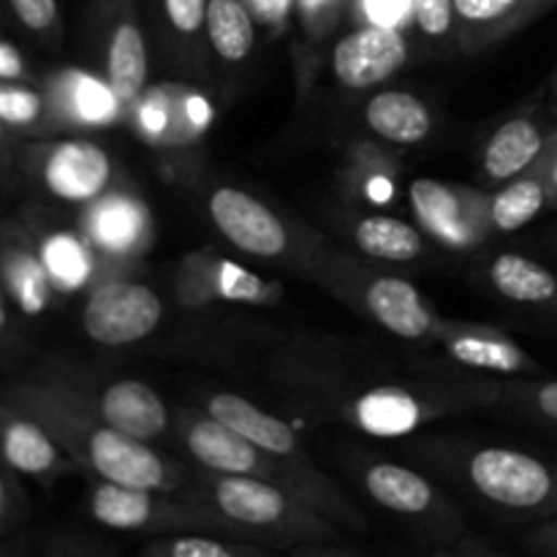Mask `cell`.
Segmentation results:
<instances>
[{
    "instance_id": "1",
    "label": "cell",
    "mask_w": 557,
    "mask_h": 557,
    "mask_svg": "<svg viewBox=\"0 0 557 557\" xmlns=\"http://www.w3.org/2000/svg\"><path fill=\"white\" fill-rule=\"evenodd\" d=\"M281 384L302 411L375 438H397L451 413L506 400V384L400 364H341L288 359Z\"/></svg>"
},
{
    "instance_id": "2",
    "label": "cell",
    "mask_w": 557,
    "mask_h": 557,
    "mask_svg": "<svg viewBox=\"0 0 557 557\" xmlns=\"http://www.w3.org/2000/svg\"><path fill=\"white\" fill-rule=\"evenodd\" d=\"M3 403L41 422L63 446L65 455L79 466V471L101 482L174 495H185L194 484L196 471L163 457L152 449L150 441L131 438L109 428L71 392L63 379L41 375L16 381L9 386Z\"/></svg>"
},
{
    "instance_id": "3",
    "label": "cell",
    "mask_w": 557,
    "mask_h": 557,
    "mask_svg": "<svg viewBox=\"0 0 557 557\" xmlns=\"http://www.w3.org/2000/svg\"><path fill=\"white\" fill-rule=\"evenodd\" d=\"M419 457L493 509L533 520L557 517V462L471 441H428Z\"/></svg>"
},
{
    "instance_id": "4",
    "label": "cell",
    "mask_w": 557,
    "mask_h": 557,
    "mask_svg": "<svg viewBox=\"0 0 557 557\" xmlns=\"http://www.w3.org/2000/svg\"><path fill=\"white\" fill-rule=\"evenodd\" d=\"M185 498L207 506L228 522L237 539H261L277 544L332 542L337 525L272 482L250 476H223L201 468Z\"/></svg>"
},
{
    "instance_id": "5",
    "label": "cell",
    "mask_w": 557,
    "mask_h": 557,
    "mask_svg": "<svg viewBox=\"0 0 557 557\" xmlns=\"http://www.w3.org/2000/svg\"><path fill=\"white\" fill-rule=\"evenodd\" d=\"M308 270L335 297L400 341H433L441 315L411 281L392 272L373 270L341 253L324 239H315L302 272Z\"/></svg>"
},
{
    "instance_id": "6",
    "label": "cell",
    "mask_w": 557,
    "mask_h": 557,
    "mask_svg": "<svg viewBox=\"0 0 557 557\" xmlns=\"http://www.w3.org/2000/svg\"><path fill=\"white\" fill-rule=\"evenodd\" d=\"M205 411L226 422L228 428H234L239 435L253 441L267 455L275 457L283 468H288L292 476L299 482L305 504L313 506L324 517H330L335 525L351 528V531H364L368 528L364 511L315 466V460L305 449L292 424L277 419L275 413L264 411V408L256 406L248 397L234 395V392H215V395H210Z\"/></svg>"
},
{
    "instance_id": "7",
    "label": "cell",
    "mask_w": 557,
    "mask_h": 557,
    "mask_svg": "<svg viewBox=\"0 0 557 557\" xmlns=\"http://www.w3.org/2000/svg\"><path fill=\"white\" fill-rule=\"evenodd\" d=\"M87 509H90L92 520L112 531L161 533V536H174V533L234 536L226 520L185 495L125 487V484L101 482V479L92 482Z\"/></svg>"
},
{
    "instance_id": "8",
    "label": "cell",
    "mask_w": 557,
    "mask_h": 557,
    "mask_svg": "<svg viewBox=\"0 0 557 557\" xmlns=\"http://www.w3.org/2000/svg\"><path fill=\"white\" fill-rule=\"evenodd\" d=\"M207 215L226 243L253 259L286 261L302 270L319 234L294 232L292 223L248 190L218 185L207 199Z\"/></svg>"
},
{
    "instance_id": "9",
    "label": "cell",
    "mask_w": 557,
    "mask_h": 557,
    "mask_svg": "<svg viewBox=\"0 0 557 557\" xmlns=\"http://www.w3.org/2000/svg\"><path fill=\"white\" fill-rule=\"evenodd\" d=\"M354 479L373 504L389 515L413 522L441 542H460L462 517L455 500L435 482L395 460L362 457L354 466Z\"/></svg>"
},
{
    "instance_id": "10",
    "label": "cell",
    "mask_w": 557,
    "mask_h": 557,
    "mask_svg": "<svg viewBox=\"0 0 557 557\" xmlns=\"http://www.w3.org/2000/svg\"><path fill=\"white\" fill-rule=\"evenodd\" d=\"M20 166L38 188L69 205H92L114 183V158L98 141L79 136L30 141L20 152Z\"/></svg>"
},
{
    "instance_id": "11",
    "label": "cell",
    "mask_w": 557,
    "mask_h": 557,
    "mask_svg": "<svg viewBox=\"0 0 557 557\" xmlns=\"http://www.w3.org/2000/svg\"><path fill=\"white\" fill-rule=\"evenodd\" d=\"M177 433L183 438L185 451L196 460V466L205 471L223 473V476H250L261 482H272L277 487L288 490L292 495L302 498L299 482L292 476L288 468H283L275 457L228 428L226 422L212 417L210 411H180Z\"/></svg>"
},
{
    "instance_id": "12",
    "label": "cell",
    "mask_w": 557,
    "mask_h": 557,
    "mask_svg": "<svg viewBox=\"0 0 557 557\" xmlns=\"http://www.w3.org/2000/svg\"><path fill=\"white\" fill-rule=\"evenodd\" d=\"M408 205L419 228L451 250H473L493 237L490 194L471 185L419 177L408 185Z\"/></svg>"
},
{
    "instance_id": "13",
    "label": "cell",
    "mask_w": 557,
    "mask_h": 557,
    "mask_svg": "<svg viewBox=\"0 0 557 557\" xmlns=\"http://www.w3.org/2000/svg\"><path fill=\"white\" fill-rule=\"evenodd\" d=\"M101 71L125 107L150 87V52L136 0H96L92 9Z\"/></svg>"
},
{
    "instance_id": "14",
    "label": "cell",
    "mask_w": 557,
    "mask_h": 557,
    "mask_svg": "<svg viewBox=\"0 0 557 557\" xmlns=\"http://www.w3.org/2000/svg\"><path fill=\"white\" fill-rule=\"evenodd\" d=\"M38 87L47 98L44 139L63 131L79 134V131L114 128L128 123V107L103 74L98 76L85 69H58Z\"/></svg>"
},
{
    "instance_id": "15",
    "label": "cell",
    "mask_w": 557,
    "mask_h": 557,
    "mask_svg": "<svg viewBox=\"0 0 557 557\" xmlns=\"http://www.w3.org/2000/svg\"><path fill=\"white\" fill-rule=\"evenodd\" d=\"M163 302L150 286L125 277L98 281L82 308V326L98 346L120 348L150 337L161 326Z\"/></svg>"
},
{
    "instance_id": "16",
    "label": "cell",
    "mask_w": 557,
    "mask_h": 557,
    "mask_svg": "<svg viewBox=\"0 0 557 557\" xmlns=\"http://www.w3.org/2000/svg\"><path fill=\"white\" fill-rule=\"evenodd\" d=\"M174 294L188 308H205L212 302L275 305L281 299V286L212 250H196L180 261L174 272Z\"/></svg>"
},
{
    "instance_id": "17",
    "label": "cell",
    "mask_w": 557,
    "mask_h": 557,
    "mask_svg": "<svg viewBox=\"0 0 557 557\" xmlns=\"http://www.w3.org/2000/svg\"><path fill=\"white\" fill-rule=\"evenodd\" d=\"M212 123V109L201 92L161 82L141 92L128 109V125L150 147H190Z\"/></svg>"
},
{
    "instance_id": "18",
    "label": "cell",
    "mask_w": 557,
    "mask_h": 557,
    "mask_svg": "<svg viewBox=\"0 0 557 557\" xmlns=\"http://www.w3.org/2000/svg\"><path fill=\"white\" fill-rule=\"evenodd\" d=\"M79 234L101 261H136L150 250L156 223L145 201L128 190H109L85 207Z\"/></svg>"
},
{
    "instance_id": "19",
    "label": "cell",
    "mask_w": 557,
    "mask_h": 557,
    "mask_svg": "<svg viewBox=\"0 0 557 557\" xmlns=\"http://www.w3.org/2000/svg\"><path fill=\"white\" fill-rule=\"evenodd\" d=\"M411 44L406 30L379 25H354L332 47V74L337 85L368 92L389 82L408 63Z\"/></svg>"
},
{
    "instance_id": "20",
    "label": "cell",
    "mask_w": 557,
    "mask_h": 557,
    "mask_svg": "<svg viewBox=\"0 0 557 557\" xmlns=\"http://www.w3.org/2000/svg\"><path fill=\"white\" fill-rule=\"evenodd\" d=\"M433 341L457 368L476 370L484 375H509V379L542 373V364L522 343L493 326L441 319Z\"/></svg>"
},
{
    "instance_id": "21",
    "label": "cell",
    "mask_w": 557,
    "mask_h": 557,
    "mask_svg": "<svg viewBox=\"0 0 557 557\" xmlns=\"http://www.w3.org/2000/svg\"><path fill=\"white\" fill-rule=\"evenodd\" d=\"M63 381L71 386V392L101 419V422L120 430V433L131 435V438L156 441L169 430L166 403H163L161 395H158L152 386H147L145 381H112V384H107L101 392H96V395L82 389L74 381Z\"/></svg>"
},
{
    "instance_id": "22",
    "label": "cell",
    "mask_w": 557,
    "mask_h": 557,
    "mask_svg": "<svg viewBox=\"0 0 557 557\" xmlns=\"http://www.w3.org/2000/svg\"><path fill=\"white\" fill-rule=\"evenodd\" d=\"M0 281H3V297L27 319L47 313L58 294L44 264L41 239L33 237V228H27L25 223L5 226L3 250H0Z\"/></svg>"
},
{
    "instance_id": "23",
    "label": "cell",
    "mask_w": 557,
    "mask_h": 557,
    "mask_svg": "<svg viewBox=\"0 0 557 557\" xmlns=\"http://www.w3.org/2000/svg\"><path fill=\"white\" fill-rule=\"evenodd\" d=\"M557 0H455L457 49L482 54L553 11Z\"/></svg>"
},
{
    "instance_id": "24",
    "label": "cell",
    "mask_w": 557,
    "mask_h": 557,
    "mask_svg": "<svg viewBox=\"0 0 557 557\" xmlns=\"http://www.w3.org/2000/svg\"><path fill=\"white\" fill-rule=\"evenodd\" d=\"M3 460L20 476L36 479L44 487H52L58 479L79 471L63 446L52 438L41 422L3 403Z\"/></svg>"
},
{
    "instance_id": "25",
    "label": "cell",
    "mask_w": 557,
    "mask_h": 557,
    "mask_svg": "<svg viewBox=\"0 0 557 557\" xmlns=\"http://www.w3.org/2000/svg\"><path fill=\"white\" fill-rule=\"evenodd\" d=\"M549 134L553 131L544 128L542 120H536L533 114H517V117L506 120L484 145L482 174L495 185L520 177L528 169L536 166L544 147H547Z\"/></svg>"
},
{
    "instance_id": "26",
    "label": "cell",
    "mask_w": 557,
    "mask_h": 557,
    "mask_svg": "<svg viewBox=\"0 0 557 557\" xmlns=\"http://www.w3.org/2000/svg\"><path fill=\"white\" fill-rule=\"evenodd\" d=\"M487 283L506 302L557 324V275L520 253H498L487 264Z\"/></svg>"
},
{
    "instance_id": "27",
    "label": "cell",
    "mask_w": 557,
    "mask_h": 557,
    "mask_svg": "<svg viewBox=\"0 0 557 557\" xmlns=\"http://www.w3.org/2000/svg\"><path fill=\"white\" fill-rule=\"evenodd\" d=\"M362 120L370 134L392 147H417L433 134V112L406 90H379L364 101Z\"/></svg>"
},
{
    "instance_id": "28",
    "label": "cell",
    "mask_w": 557,
    "mask_h": 557,
    "mask_svg": "<svg viewBox=\"0 0 557 557\" xmlns=\"http://www.w3.org/2000/svg\"><path fill=\"white\" fill-rule=\"evenodd\" d=\"M422 228L411 226L403 218L381 215V212H368V215L357 218L351 226V239L359 253L375 261H392V264L422 259Z\"/></svg>"
},
{
    "instance_id": "29",
    "label": "cell",
    "mask_w": 557,
    "mask_h": 557,
    "mask_svg": "<svg viewBox=\"0 0 557 557\" xmlns=\"http://www.w3.org/2000/svg\"><path fill=\"white\" fill-rule=\"evenodd\" d=\"M544 210H553V207H549L547 183L536 166L498 185L490 194V223H493L495 234L520 232L528 223L536 221Z\"/></svg>"
},
{
    "instance_id": "30",
    "label": "cell",
    "mask_w": 557,
    "mask_h": 557,
    "mask_svg": "<svg viewBox=\"0 0 557 557\" xmlns=\"http://www.w3.org/2000/svg\"><path fill=\"white\" fill-rule=\"evenodd\" d=\"M253 14L243 0H210L207 5V49L226 65H243L256 49Z\"/></svg>"
},
{
    "instance_id": "31",
    "label": "cell",
    "mask_w": 557,
    "mask_h": 557,
    "mask_svg": "<svg viewBox=\"0 0 557 557\" xmlns=\"http://www.w3.org/2000/svg\"><path fill=\"white\" fill-rule=\"evenodd\" d=\"M161 30L169 49L183 58L185 71H199L205 65L207 49V5L210 0H156Z\"/></svg>"
},
{
    "instance_id": "32",
    "label": "cell",
    "mask_w": 557,
    "mask_h": 557,
    "mask_svg": "<svg viewBox=\"0 0 557 557\" xmlns=\"http://www.w3.org/2000/svg\"><path fill=\"white\" fill-rule=\"evenodd\" d=\"M41 256L47 264L49 277H52L54 292H79L85 286H96L92 281L98 272L101 259L90 248L82 234L74 232H52L41 237Z\"/></svg>"
},
{
    "instance_id": "33",
    "label": "cell",
    "mask_w": 557,
    "mask_h": 557,
    "mask_svg": "<svg viewBox=\"0 0 557 557\" xmlns=\"http://www.w3.org/2000/svg\"><path fill=\"white\" fill-rule=\"evenodd\" d=\"M397 161L375 145H357L348 156L343 177H346L348 199L370 207L389 205L397 190Z\"/></svg>"
},
{
    "instance_id": "34",
    "label": "cell",
    "mask_w": 557,
    "mask_h": 557,
    "mask_svg": "<svg viewBox=\"0 0 557 557\" xmlns=\"http://www.w3.org/2000/svg\"><path fill=\"white\" fill-rule=\"evenodd\" d=\"M0 120L5 134L41 136L47 120V98L30 82H0Z\"/></svg>"
},
{
    "instance_id": "35",
    "label": "cell",
    "mask_w": 557,
    "mask_h": 557,
    "mask_svg": "<svg viewBox=\"0 0 557 557\" xmlns=\"http://www.w3.org/2000/svg\"><path fill=\"white\" fill-rule=\"evenodd\" d=\"M141 557H270L248 542H223L210 533H174L150 542Z\"/></svg>"
},
{
    "instance_id": "36",
    "label": "cell",
    "mask_w": 557,
    "mask_h": 557,
    "mask_svg": "<svg viewBox=\"0 0 557 557\" xmlns=\"http://www.w3.org/2000/svg\"><path fill=\"white\" fill-rule=\"evenodd\" d=\"M413 33L422 41L441 47L446 41L457 44V11L455 0H413Z\"/></svg>"
},
{
    "instance_id": "37",
    "label": "cell",
    "mask_w": 557,
    "mask_h": 557,
    "mask_svg": "<svg viewBox=\"0 0 557 557\" xmlns=\"http://www.w3.org/2000/svg\"><path fill=\"white\" fill-rule=\"evenodd\" d=\"M348 20V0H297V22L310 44H321Z\"/></svg>"
},
{
    "instance_id": "38",
    "label": "cell",
    "mask_w": 557,
    "mask_h": 557,
    "mask_svg": "<svg viewBox=\"0 0 557 557\" xmlns=\"http://www.w3.org/2000/svg\"><path fill=\"white\" fill-rule=\"evenodd\" d=\"M413 20V0H348V22L408 30Z\"/></svg>"
},
{
    "instance_id": "39",
    "label": "cell",
    "mask_w": 557,
    "mask_h": 557,
    "mask_svg": "<svg viewBox=\"0 0 557 557\" xmlns=\"http://www.w3.org/2000/svg\"><path fill=\"white\" fill-rule=\"evenodd\" d=\"M506 400L557 428V381H511L506 384Z\"/></svg>"
},
{
    "instance_id": "40",
    "label": "cell",
    "mask_w": 557,
    "mask_h": 557,
    "mask_svg": "<svg viewBox=\"0 0 557 557\" xmlns=\"http://www.w3.org/2000/svg\"><path fill=\"white\" fill-rule=\"evenodd\" d=\"M14 20L38 41L54 44L60 38V5L58 0H9Z\"/></svg>"
},
{
    "instance_id": "41",
    "label": "cell",
    "mask_w": 557,
    "mask_h": 557,
    "mask_svg": "<svg viewBox=\"0 0 557 557\" xmlns=\"http://www.w3.org/2000/svg\"><path fill=\"white\" fill-rule=\"evenodd\" d=\"M27 515H30V500L22 487V476L14 468L5 466L0 473V531L9 536L27 520Z\"/></svg>"
},
{
    "instance_id": "42",
    "label": "cell",
    "mask_w": 557,
    "mask_h": 557,
    "mask_svg": "<svg viewBox=\"0 0 557 557\" xmlns=\"http://www.w3.org/2000/svg\"><path fill=\"white\" fill-rule=\"evenodd\" d=\"M243 3L248 5L253 20L261 27H267L272 36H281L292 16H297V0H243Z\"/></svg>"
},
{
    "instance_id": "43",
    "label": "cell",
    "mask_w": 557,
    "mask_h": 557,
    "mask_svg": "<svg viewBox=\"0 0 557 557\" xmlns=\"http://www.w3.org/2000/svg\"><path fill=\"white\" fill-rule=\"evenodd\" d=\"M0 82H30L25 54L11 38L0 41Z\"/></svg>"
},
{
    "instance_id": "44",
    "label": "cell",
    "mask_w": 557,
    "mask_h": 557,
    "mask_svg": "<svg viewBox=\"0 0 557 557\" xmlns=\"http://www.w3.org/2000/svg\"><path fill=\"white\" fill-rule=\"evenodd\" d=\"M536 169L542 172L544 183H547V190H549V207H557V125L553 128V134H549V141L547 147H544L542 158L536 161Z\"/></svg>"
},
{
    "instance_id": "45",
    "label": "cell",
    "mask_w": 557,
    "mask_h": 557,
    "mask_svg": "<svg viewBox=\"0 0 557 557\" xmlns=\"http://www.w3.org/2000/svg\"><path fill=\"white\" fill-rule=\"evenodd\" d=\"M433 557H504V555H498L493 547L479 542V539L462 536L460 542L449 544V547H441Z\"/></svg>"
},
{
    "instance_id": "46",
    "label": "cell",
    "mask_w": 557,
    "mask_h": 557,
    "mask_svg": "<svg viewBox=\"0 0 557 557\" xmlns=\"http://www.w3.org/2000/svg\"><path fill=\"white\" fill-rule=\"evenodd\" d=\"M528 544H531L536 553L557 557V517L539 522V525L531 531V536H528Z\"/></svg>"
},
{
    "instance_id": "47",
    "label": "cell",
    "mask_w": 557,
    "mask_h": 557,
    "mask_svg": "<svg viewBox=\"0 0 557 557\" xmlns=\"http://www.w3.org/2000/svg\"><path fill=\"white\" fill-rule=\"evenodd\" d=\"M292 557H357L351 553H343L337 547H326V542H313V544H299L294 549Z\"/></svg>"
},
{
    "instance_id": "48",
    "label": "cell",
    "mask_w": 557,
    "mask_h": 557,
    "mask_svg": "<svg viewBox=\"0 0 557 557\" xmlns=\"http://www.w3.org/2000/svg\"><path fill=\"white\" fill-rule=\"evenodd\" d=\"M553 96H557V71L553 74Z\"/></svg>"
},
{
    "instance_id": "49",
    "label": "cell",
    "mask_w": 557,
    "mask_h": 557,
    "mask_svg": "<svg viewBox=\"0 0 557 557\" xmlns=\"http://www.w3.org/2000/svg\"><path fill=\"white\" fill-rule=\"evenodd\" d=\"M555 120H557V103H555Z\"/></svg>"
},
{
    "instance_id": "50",
    "label": "cell",
    "mask_w": 557,
    "mask_h": 557,
    "mask_svg": "<svg viewBox=\"0 0 557 557\" xmlns=\"http://www.w3.org/2000/svg\"><path fill=\"white\" fill-rule=\"evenodd\" d=\"M3 557H11V553H5V555H3Z\"/></svg>"
},
{
    "instance_id": "51",
    "label": "cell",
    "mask_w": 557,
    "mask_h": 557,
    "mask_svg": "<svg viewBox=\"0 0 557 557\" xmlns=\"http://www.w3.org/2000/svg\"><path fill=\"white\" fill-rule=\"evenodd\" d=\"M555 248H557V237H555Z\"/></svg>"
}]
</instances>
